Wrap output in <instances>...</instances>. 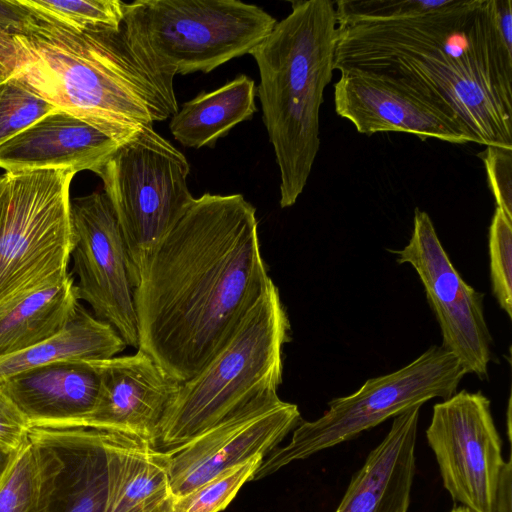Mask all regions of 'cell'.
Returning a JSON list of instances; mask_svg holds the SVG:
<instances>
[{"mask_svg": "<svg viewBox=\"0 0 512 512\" xmlns=\"http://www.w3.org/2000/svg\"><path fill=\"white\" fill-rule=\"evenodd\" d=\"M272 279L255 207L241 194L195 198L133 289L138 348L178 383L227 343Z\"/></svg>", "mask_w": 512, "mask_h": 512, "instance_id": "cell-1", "label": "cell"}, {"mask_svg": "<svg viewBox=\"0 0 512 512\" xmlns=\"http://www.w3.org/2000/svg\"><path fill=\"white\" fill-rule=\"evenodd\" d=\"M334 70L386 79L458 122L474 143L512 148V48L491 0L338 28Z\"/></svg>", "mask_w": 512, "mask_h": 512, "instance_id": "cell-2", "label": "cell"}, {"mask_svg": "<svg viewBox=\"0 0 512 512\" xmlns=\"http://www.w3.org/2000/svg\"><path fill=\"white\" fill-rule=\"evenodd\" d=\"M18 41L22 62L12 77L120 143L179 109L174 77L158 68L124 21L117 29L75 31L32 13Z\"/></svg>", "mask_w": 512, "mask_h": 512, "instance_id": "cell-3", "label": "cell"}, {"mask_svg": "<svg viewBox=\"0 0 512 512\" xmlns=\"http://www.w3.org/2000/svg\"><path fill=\"white\" fill-rule=\"evenodd\" d=\"M335 2H292V11L249 54L256 61L262 119L280 171V206L303 192L320 148L319 113L334 71Z\"/></svg>", "mask_w": 512, "mask_h": 512, "instance_id": "cell-4", "label": "cell"}, {"mask_svg": "<svg viewBox=\"0 0 512 512\" xmlns=\"http://www.w3.org/2000/svg\"><path fill=\"white\" fill-rule=\"evenodd\" d=\"M291 326L272 282L222 349L179 383L156 448L174 450L212 428L261 393L278 391Z\"/></svg>", "mask_w": 512, "mask_h": 512, "instance_id": "cell-5", "label": "cell"}, {"mask_svg": "<svg viewBox=\"0 0 512 512\" xmlns=\"http://www.w3.org/2000/svg\"><path fill=\"white\" fill-rule=\"evenodd\" d=\"M124 11L132 35L171 77L208 73L249 54L277 23L261 7L238 0H137Z\"/></svg>", "mask_w": 512, "mask_h": 512, "instance_id": "cell-6", "label": "cell"}, {"mask_svg": "<svg viewBox=\"0 0 512 512\" xmlns=\"http://www.w3.org/2000/svg\"><path fill=\"white\" fill-rule=\"evenodd\" d=\"M190 165L153 126L136 131L95 172L117 218L133 287L164 235L194 201Z\"/></svg>", "mask_w": 512, "mask_h": 512, "instance_id": "cell-7", "label": "cell"}, {"mask_svg": "<svg viewBox=\"0 0 512 512\" xmlns=\"http://www.w3.org/2000/svg\"><path fill=\"white\" fill-rule=\"evenodd\" d=\"M71 170L6 172L0 181V304L65 278L73 246Z\"/></svg>", "mask_w": 512, "mask_h": 512, "instance_id": "cell-8", "label": "cell"}, {"mask_svg": "<svg viewBox=\"0 0 512 512\" xmlns=\"http://www.w3.org/2000/svg\"><path fill=\"white\" fill-rule=\"evenodd\" d=\"M466 374L451 352L433 345L402 368L370 378L354 393L332 399L319 418L301 421L293 430L290 442L263 459L253 480L352 440L388 418L433 398L447 399L456 392Z\"/></svg>", "mask_w": 512, "mask_h": 512, "instance_id": "cell-9", "label": "cell"}, {"mask_svg": "<svg viewBox=\"0 0 512 512\" xmlns=\"http://www.w3.org/2000/svg\"><path fill=\"white\" fill-rule=\"evenodd\" d=\"M426 438L451 498L471 512H493L506 462L490 400L461 390L436 403Z\"/></svg>", "mask_w": 512, "mask_h": 512, "instance_id": "cell-10", "label": "cell"}, {"mask_svg": "<svg viewBox=\"0 0 512 512\" xmlns=\"http://www.w3.org/2000/svg\"><path fill=\"white\" fill-rule=\"evenodd\" d=\"M392 252L398 263L410 264L418 274L440 327L441 346L460 361L466 373L487 379L492 337L484 317V295L453 266L427 212L415 208L407 245Z\"/></svg>", "mask_w": 512, "mask_h": 512, "instance_id": "cell-11", "label": "cell"}, {"mask_svg": "<svg viewBox=\"0 0 512 512\" xmlns=\"http://www.w3.org/2000/svg\"><path fill=\"white\" fill-rule=\"evenodd\" d=\"M71 255L79 300L109 323L126 345L138 348L133 284L125 242L104 192L70 199Z\"/></svg>", "mask_w": 512, "mask_h": 512, "instance_id": "cell-12", "label": "cell"}, {"mask_svg": "<svg viewBox=\"0 0 512 512\" xmlns=\"http://www.w3.org/2000/svg\"><path fill=\"white\" fill-rule=\"evenodd\" d=\"M302 421L297 405L276 390L259 394L188 443L167 451L172 497L190 492L220 473L275 450Z\"/></svg>", "mask_w": 512, "mask_h": 512, "instance_id": "cell-13", "label": "cell"}, {"mask_svg": "<svg viewBox=\"0 0 512 512\" xmlns=\"http://www.w3.org/2000/svg\"><path fill=\"white\" fill-rule=\"evenodd\" d=\"M93 362L99 374L98 397L77 427L122 434L156 447L179 383L140 349Z\"/></svg>", "mask_w": 512, "mask_h": 512, "instance_id": "cell-14", "label": "cell"}, {"mask_svg": "<svg viewBox=\"0 0 512 512\" xmlns=\"http://www.w3.org/2000/svg\"><path fill=\"white\" fill-rule=\"evenodd\" d=\"M113 436L86 427H30L42 471L43 512H105Z\"/></svg>", "mask_w": 512, "mask_h": 512, "instance_id": "cell-15", "label": "cell"}, {"mask_svg": "<svg viewBox=\"0 0 512 512\" xmlns=\"http://www.w3.org/2000/svg\"><path fill=\"white\" fill-rule=\"evenodd\" d=\"M336 113L357 132H405L421 140L435 138L452 144L473 142L458 122L419 96L381 77L357 71L340 72L334 85Z\"/></svg>", "mask_w": 512, "mask_h": 512, "instance_id": "cell-16", "label": "cell"}, {"mask_svg": "<svg viewBox=\"0 0 512 512\" xmlns=\"http://www.w3.org/2000/svg\"><path fill=\"white\" fill-rule=\"evenodd\" d=\"M120 144L93 124L57 108L0 145V168L95 173Z\"/></svg>", "mask_w": 512, "mask_h": 512, "instance_id": "cell-17", "label": "cell"}, {"mask_svg": "<svg viewBox=\"0 0 512 512\" xmlns=\"http://www.w3.org/2000/svg\"><path fill=\"white\" fill-rule=\"evenodd\" d=\"M30 427H77L93 410L99 374L93 361H60L0 382Z\"/></svg>", "mask_w": 512, "mask_h": 512, "instance_id": "cell-18", "label": "cell"}, {"mask_svg": "<svg viewBox=\"0 0 512 512\" xmlns=\"http://www.w3.org/2000/svg\"><path fill=\"white\" fill-rule=\"evenodd\" d=\"M420 407L394 417L386 436L352 476L334 512H408Z\"/></svg>", "mask_w": 512, "mask_h": 512, "instance_id": "cell-19", "label": "cell"}, {"mask_svg": "<svg viewBox=\"0 0 512 512\" xmlns=\"http://www.w3.org/2000/svg\"><path fill=\"white\" fill-rule=\"evenodd\" d=\"M78 304L71 273L1 303L0 358L24 351L59 333Z\"/></svg>", "mask_w": 512, "mask_h": 512, "instance_id": "cell-20", "label": "cell"}, {"mask_svg": "<svg viewBox=\"0 0 512 512\" xmlns=\"http://www.w3.org/2000/svg\"><path fill=\"white\" fill-rule=\"evenodd\" d=\"M169 454L114 433L108 449L105 512H133L169 500Z\"/></svg>", "mask_w": 512, "mask_h": 512, "instance_id": "cell-21", "label": "cell"}, {"mask_svg": "<svg viewBox=\"0 0 512 512\" xmlns=\"http://www.w3.org/2000/svg\"><path fill=\"white\" fill-rule=\"evenodd\" d=\"M255 82L241 74L208 93L185 102L171 117L174 139L185 147H212L237 124L256 112Z\"/></svg>", "mask_w": 512, "mask_h": 512, "instance_id": "cell-22", "label": "cell"}, {"mask_svg": "<svg viewBox=\"0 0 512 512\" xmlns=\"http://www.w3.org/2000/svg\"><path fill=\"white\" fill-rule=\"evenodd\" d=\"M118 332L80 303L59 333L24 351L0 358V382L27 369L60 361H100L126 348Z\"/></svg>", "mask_w": 512, "mask_h": 512, "instance_id": "cell-23", "label": "cell"}, {"mask_svg": "<svg viewBox=\"0 0 512 512\" xmlns=\"http://www.w3.org/2000/svg\"><path fill=\"white\" fill-rule=\"evenodd\" d=\"M36 16L75 31L117 29L124 21L119 0H21Z\"/></svg>", "mask_w": 512, "mask_h": 512, "instance_id": "cell-24", "label": "cell"}, {"mask_svg": "<svg viewBox=\"0 0 512 512\" xmlns=\"http://www.w3.org/2000/svg\"><path fill=\"white\" fill-rule=\"evenodd\" d=\"M0 512H43L41 465L29 439L0 481Z\"/></svg>", "mask_w": 512, "mask_h": 512, "instance_id": "cell-25", "label": "cell"}, {"mask_svg": "<svg viewBox=\"0 0 512 512\" xmlns=\"http://www.w3.org/2000/svg\"><path fill=\"white\" fill-rule=\"evenodd\" d=\"M263 457L234 466L190 492L172 497L170 512H220L234 499L240 488L252 481Z\"/></svg>", "mask_w": 512, "mask_h": 512, "instance_id": "cell-26", "label": "cell"}, {"mask_svg": "<svg viewBox=\"0 0 512 512\" xmlns=\"http://www.w3.org/2000/svg\"><path fill=\"white\" fill-rule=\"evenodd\" d=\"M55 109L19 79L0 81V145Z\"/></svg>", "mask_w": 512, "mask_h": 512, "instance_id": "cell-27", "label": "cell"}, {"mask_svg": "<svg viewBox=\"0 0 512 512\" xmlns=\"http://www.w3.org/2000/svg\"><path fill=\"white\" fill-rule=\"evenodd\" d=\"M455 0H341L335 2L338 28L362 21H385L442 10Z\"/></svg>", "mask_w": 512, "mask_h": 512, "instance_id": "cell-28", "label": "cell"}, {"mask_svg": "<svg viewBox=\"0 0 512 512\" xmlns=\"http://www.w3.org/2000/svg\"><path fill=\"white\" fill-rule=\"evenodd\" d=\"M490 278L494 297L512 316V218L496 207L488 236Z\"/></svg>", "mask_w": 512, "mask_h": 512, "instance_id": "cell-29", "label": "cell"}, {"mask_svg": "<svg viewBox=\"0 0 512 512\" xmlns=\"http://www.w3.org/2000/svg\"><path fill=\"white\" fill-rule=\"evenodd\" d=\"M32 19L31 11L21 0H0V70L12 77L22 62L18 37Z\"/></svg>", "mask_w": 512, "mask_h": 512, "instance_id": "cell-30", "label": "cell"}, {"mask_svg": "<svg viewBox=\"0 0 512 512\" xmlns=\"http://www.w3.org/2000/svg\"><path fill=\"white\" fill-rule=\"evenodd\" d=\"M481 157L497 207L512 218V148L486 146Z\"/></svg>", "mask_w": 512, "mask_h": 512, "instance_id": "cell-31", "label": "cell"}, {"mask_svg": "<svg viewBox=\"0 0 512 512\" xmlns=\"http://www.w3.org/2000/svg\"><path fill=\"white\" fill-rule=\"evenodd\" d=\"M30 425L0 389V442L19 450L28 439Z\"/></svg>", "mask_w": 512, "mask_h": 512, "instance_id": "cell-32", "label": "cell"}, {"mask_svg": "<svg viewBox=\"0 0 512 512\" xmlns=\"http://www.w3.org/2000/svg\"><path fill=\"white\" fill-rule=\"evenodd\" d=\"M511 459L505 463L501 478L499 481L493 512H511V482L512 470Z\"/></svg>", "mask_w": 512, "mask_h": 512, "instance_id": "cell-33", "label": "cell"}, {"mask_svg": "<svg viewBox=\"0 0 512 512\" xmlns=\"http://www.w3.org/2000/svg\"><path fill=\"white\" fill-rule=\"evenodd\" d=\"M17 453L18 450L0 442V481L13 463Z\"/></svg>", "mask_w": 512, "mask_h": 512, "instance_id": "cell-34", "label": "cell"}, {"mask_svg": "<svg viewBox=\"0 0 512 512\" xmlns=\"http://www.w3.org/2000/svg\"><path fill=\"white\" fill-rule=\"evenodd\" d=\"M171 498L165 502L148 506L133 512H170Z\"/></svg>", "mask_w": 512, "mask_h": 512, "instance_id": "cell-35", "label": "cell"}, {"mask_svg": "<svg viewBox=\"0 0 512 512\" xmlns=\"http://www.w3.org/2000/svg\"><path fill=\"white\" fill-rule=\"evenodd\" d=\"M449 512H471V511L469 509H467L466 507L460 505V506L454 507Z\"/></svg>", "mask_w": 512, "mask_h": 512, "instance_id": "cell-36", "label": "cell"}, {"mask_svg": "<svg viewBox=\"0 0 512 512\" xmlns=\"http://www.w3.org/2000/svg\"><path fill=\"white\" fill-rule=\"evenodd\" d=\"M7 79L6 75L0 70V81Z\"/></svg>", "mask_w": 512, "mask_h": 512, "instance_id": "cell-37", "label": "cell"}, {"mask_svg": "<svg viewBox=\"0 0 512 512\" xmlns=\"http://www.w3.org/2000/svg\"><path fill=\"white\" fill-rule=\"evenodd\" d=\"M2 175H0V181H1Z\"/></svg>", "mask_w": 512, "mask_h": 512, "instance_id": "cell-38", "label": "cell"}]
</instances>
